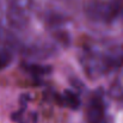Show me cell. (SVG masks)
<instances>
[{
    "label": "cell",
    "instance_id": "6da1fadb",
    "mask_svg": "<svg viewBox=\"0 0 123 123\" xmlns=\"http://www.w3.org/2000/svg\"><path fill=\"white\" fill-rule=\"evenodd\" d=\"M80 63L91 79H98L123 66V45H87L80 54Z\"/></svg>",
    "mask_w": 123,
    "mask_h": 123
},
{
    "label": "cell",
    "instance_id": "7a4b0ae2",
    "mask_svg": "<svg viewBox=\"0 0 123 123\" xmlns=\"http://www.w3.org/2000/svg\"><path fill=\"white\" fill-rule=\"evenodd\" d=\"M122 13V0H88L85 4V14L94 23H112Z\"/></svg>",
    "mask_w": 123,
    "mask_h": 123
},
{
    "label": "cell",
    "instance_id": "3957f363",
    "mask_svg": "<svg viewBox=\"0 0 123 123\" xmlns=\"http://www.w3.org/2000/svg\"><path fill=\"white\" fill-rule=\"evenodd\" d=\"M6 20L14 30H24L31 19L34 0H5Z\"/></svg>",
    "mask_w": 123,
    "mask_h": 123
},
{
    "label": "cell",
    "instance_id": "277c9868",
    "mask_svg": "<svg viewBox=\"0 0 123 123\" xmlns=\"http://www.w3.org/2000/svg\"><path fill=\"white\" fill-rule=\"evenodd\" d=\"M87 123H111L106 112V102L104 93L98 90L92 93L86 106Z\"/></svg>",
    "mask_w": 123,
    "mask_h": 123
},
{
    "label": "cell",
    "instance_id": "5b68a950",
    "mask_svg": "<svg viewBox=\"0 0 123 123\" xmlns=\"http://www.w3.org/2000/svg\"><path fill=\"white\" fill-rule=\"evenodd\" d=\"M56 102L61 106L69 108V109H73V110L78 109L79 105H80V99H79L78 94L72 92V91H65L62 94L57 96Z\"/></svg>",
    "mask_w": 123,
    "mask_h": 123
},
{
    "label": "cell",
    "instance_id": "8992f818",
    "mask_svg": "<svg viewBox=\"0 0 123 123\" xmlns=\"http://www.w3.org/2000/svg\"><path fill=\"white\" fill-rule=\"evenodd\" d=\"M13 60V54L10 50V48H0V71L5 69L10 66V63Z\"/></svg>",
    "mask_w": 123,
    "mask_h": 123
},
{
    "label": "cell",
    "instance_id": "52a82bcc",
    "mask_svg": "<svg viewBox=\"0 0 123 123\" xmlns=\"http://www.w3.org/2000/svg\"><path fill=\"white\" fill-rule=\"evenodd\" d=\"M25 69L28 72H30L31 74H35V75H44V74H48L50 72V67H48V66L30 65V63L25 66Z\"/></svg>",
    "mask_w": 123,
    "mask_h": 123
}]
</instances>
